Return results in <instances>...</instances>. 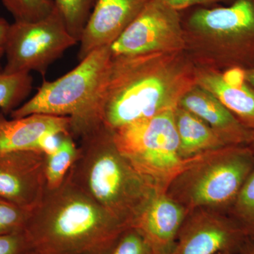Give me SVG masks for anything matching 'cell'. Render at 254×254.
Returning <instances> with one entry per match:
<instances>
[{"instance_id":"1","label":"cell","mask_w":254,"mask_h":254,"mask_svg":"<svg viewBox=\"0 0 254 254\" xmlns=\"http://www.w3.org/2000/svg\"><path fill=\"white\" fill-rule=\"evenodd\" d=\"M187 50L113 56L101 95L103 124L112 130L179 105L195 81Z\"/></svg>"},{"instance_id":"2","label":"cell","mask_w":254,"mask_h":254,"mask_svg":"<svg viewBox=\"0 0 254 254\" xmlns=\"http://www.w3.org/2000/svg\"><path fill=\"white\" fill-rule=\"evenodd\" d=\"M129 228L66 177L58 188H47L23 232L27 247L41 254H110Z\"/></svg>"},{"instance_id":"3","label":"cell","mask_w":254,"mask_h":254,"mask_svg":"<svg viewBox=\"0 0 254 254\" xmlns=\"http://www.w3.org/2000/svg\"><path fill=\"white\" fill-rule=\"evenodd\" d=\"M79 141L66 178L118 221L133 227L156 191L122 154L104 124Z\"/></svg>"},{"instance_id":"4","label":"cell","mask_w":254,"mask_h":254,"mask_svg":"<svg viewBox=\"0 0 254 254\" xmlns=\"http://www.w3.org/2000/svg\"><path fill=\"white\" fill-rule=\"evenodd\" d=\"M110 46L95 50L71 71L55 81L44 80L36 94L10 114L69 118L70 133L79 140L103 125L101 95L111 63Z\"/></svg>"},{"instance_id":"5","label":"cell","mask_w":254,"mask_h":254,"mask_svg":"<svg viewBox=\"0 0 254 254\" xmlns=\"http://www.w3.org/2000/svg\"><path fill=\"white\" fill-rule=\"evenodd\" d=\"M181 16L186 50L195 64L218 70L254 65V0L195 6Z\"/></svg>"},{"instance_id":"6","label":"cell","mask_w":254,"mask_h":254,"mask_svg":"<svg viewBox=\"0 0 254 254\" xmlns=\"http://www.w3.org/2000/svg\"><path fill=\"white\" fill-rule=\"evenodd\" d=\"M254 170L249 145H228L195 157L166 193L188 212L204 208L227 214Z\"/></svg>"},{"instance_id":"7","label":"cell","mask_w":254,"mask_h":254,"mask_svg":"<svg viewBox=\"0 0 254 254\" xmlns=\"http://www.w3.org/2000/svg\"><path fill=\"white\" fill-rule=\"evenodd\" d=\"M174 110L113 130L119 150L157 193H166L174 179L195 158L184 160L180 156Z\"/></svg>"},{"instance_id":"8","label":"cell","mask_w":254,"mask_h":254,"mask_svg":"<svg viewBox=\"0 0 254 254\" xmlns=\"http://www.w3.org/2000/svg\"><path fill=\"white\" fill-rule=\"evenodd\" d=\"M78 41L69 33L55 7L46 18L10 24L3 71L7 74L36 71L44 76L50 65Z\"/></svg>"},{"instance_id":"9","label":"cell","mask_w":254,"mask_h":254,"mask_svg":"<svg viewBox=\"0 0 254 254\" xmlns=\"http://www.w3.org/2000/svg\"><path fill=\"white\" fill-rule=\"evenodd\" d=\"M187 50L180 11L164 0H150L111 46L113 56L173 53Z\"/></svg>"},{"instance_id":"10","label":"cell","mask_w":254,"mask_h":254,"mask_svg":"<svg viewBox=\"0 0 254 254\" xmlns=\"http://www.w3.org/2000/svg\"><path fill=\"white\" fill-rule=\"evenodd\" d=\"M248 240L228 214L195 209L187 214L172 254H239Z\"/></svg>"},{"instance_id":"11","label":"cell","mask_w":254,"mask_h":254,"mask_svg":"<svg viewBox=\"0 0 254 254\" xmlns=\"http://www.w3.org/2000/svg\"><path fill=\"white\" fill-rule=\"evenodd\" d=\"M47 155L37 150L0 153V198L32 211L47 190Z\"/></svg>"},{"instance_id":"12","label":"cell","mask_w":254,"mask_h":254,"mask_svg":"<svg viewBox=\"0 0 254 254\" xmlns=\"http://www.w3.org/2000/svg\"><path fill=\"white\" fill-rule=\"evenodd\" d=\"M149 1L98 0L78 42V62L95 50L111 46Z\"/></svg>"},{"instance_id":"13","label":"cell","mask_w":254,"mask_h":254,"mask_svg":"<svg viewBox=\"0 0 254 254\" xmlns=\"http://www.w3.org/2000/svg\"><path fill=\"white\" fill-rule=\"evenodd\" d=\"M189 212L166 193H157L133 224L152 253L172 254L175 241Z\"/></svg>"},{"instance_id":"14","label":"cell","mask_w":254,"mask_h":254,"mask_svg":"<svg viewBox=\"0 0 254 254\" xmlns=\"http://www.w3.org/2000/svg\"><path fill=\"white\" fill-rule=\"evenodd\" d=\"M179 105L201 119L226 145H248L253 131L242 123L211 93L195 83Z\"/></svg>"},{"instance_id":"15","label":"cell","mask_w":254,"mask_h":254,"mask_svg":"<svg viewBox=\"0 0 254 254\" xmlns=\"http://www.w3.org/2000/svg\"><path fill=\"white\" fill-rule=\"evenodd\" d=\"M70 123L67 117L34 114L7 119L0 112V153L37 150L38 142L46 133L71 135Z\"/></svg>"},{"instance_id":"16","label":"cell","mask_w":254,"mask_h":254,"mask_svg":"<svg viewBox=\"0 0 254 254\" xmlns=\"http://www.w3.org/2000/svg\"><path fill=\"white\" fill-rule=\"evenodd\" d=\"M196 65V64H195ZM196 84L214 95L244 126L254 131V88L227 83L220 70L196 65Z\"/></svg>"},{"instance_id":"17","label":"cell","mask_w":254,"mask_h":254,"mask_svg":"<svg viewBox=\"0 0 254 254\" xmlns=\"http://www.w3.org/2000/svg\"><path fill=\"white\" fill-rule=\"evenodd\" d=\"M174 120L184 160L228 146L201 119L179 105L174 110Z\"/></svg>"},{"instance_id":"18","label":"cell","mask_w":254,"mask_h":254,"mask_svg":"<svg viewBox=\"0 0 254 254\" xmlns=\"http://www.w3.org/2000/svg\"><path fill=\"white\" fill-rule=\"evenodd\" d=\"M28 73L7 74L0 68V112L10 115L25 103L33 88Z\"/></svg>"},{"instance_id":"19","label":"cell","mask_w":254,"mask_h":254,"mask_svg":"<svg viewBox=\"0 0 254 254\" xmlns=\"http://www.w3.org/2000/svg\"><path fill=\"white\" fill-rule=\"evenodd\" d=\"M78 145L71 135H63L54 153L47 155V188H58L66 178L77 154Z\"/></svg>"},{"instance_id":"20","label":"cell","mask_w":254,"mask_h":254,"mask_svg":"<svg viewBox=\"0 0 254 254\" xmlns=\"http://www.w3.org/2000/svg\"><path fill=\"white\" fill-rule=\"evenodd\" d=\"M59 11L68 33L78 42L98 0H50Z\"/></svg>"},{"instance_id":"21","label":"cell","mask_w":254,"mask_h":254,"mask_svg":"<svg viewBox=\"0 0 254 254\" xmlns=\"http://www.w3.org/2000/svg\"><path fill=\"white\" fill-rule=\"evenodd\" d=\"M249 240L254 242V170L228 211Z\"/></svg>"},{"instance_id":"22","label":"cell","mask_w":254,"mask_h":254,"mask_svg":"<svg viewBox=\"0 0 254 254\" xmlns=\"http://www.w3.org/2000/svg\"><path fill=\"white\" fill-rule=\"evenodd\" d=\"M14 21L33 22L49 16L55 9L50 0H1Z\"/></svg>"},{"instance_id":"23","label":"cell","mask_w":254,"mask_h":254,"mask_svg":"<svg viewBox=\"0 0 254 254\" xmlns=\"http://www.w3.org/2000/svg\"><path fill=\"white\" fill-rule=\"evenodd\" d=\"M31 212L0 198V235L22 232Z\"/></svg>"},{"instance_id":"24","label":"cell","mask_w":254,"mask_h":254,"mask_svg":"<svg viewBox=\"0 0 254 254\" xmlns=\"http://www.w3.org/2000/svg\"><path fill=\"white\" fill-rule=\"evenodd\" d=\"M150 246L144 237L133 227L127 230L110 254H151Z\"/></svg>"},{"instance_id":"25","label":"cell","mask_w":254,"mask_h":254,"mask_svg":"<svg viewBox=\"0 0 254 254\" xmlns=\"http://www.w3.org/2000/svg\"><path fill=\"white\" fill-rule=\"evenodd\" d=\"M26 248L27 242L23 231L0 235V254H21Z\"/></svg>"},{"instance_id":"26","label":"cell","mask_w":254,"mask_h":254,"mask_svg":"<svg viewBox=\"0 0 254 254\" xmlns=\"http://www.w3.org/2000/svg\"><path fill=\"white\" fill-rule=\"evenodd\" d=\"M164 1L173 9L182 11L190 8L195 7V6H208V5L217 4L220 1H229V0H164Z\"/></svg>"},{"instance_id":"27","label":"cell","mask_w":254,"mask_h":254,"mask_svg":"<svg viewBox=\"0 0 254 254\" xmlns=\"http://www.w3.org/2000/svg\"><path fill=\"white\" fill-rule=\"evenodd\" d=\"M9 26L10 23L5 18L0 17V61L4 56L6 38Z\"/></svg>"},{"instance_id":"28","label":"cell","mask_w":254,"mask_h":254,"mask_svg":"<svg viewBox=\"0 0 254 254\" xmlns=\"http://www.w3.org/2000/svg\"><path fill=\"white\" fill-rule=\"evenodd\" d=\"M246 81L254 88V65L245 69Z\"/></svg>"},{"instance_id":"29","label":"cell","mask_w":254,"mask_h":254,"mask_svg":"<svg viewBox=\"0 0 254 254\" xmlns=\"http://www.w3.org/2000/svg\"><path fill=\"white\" fill-rule=\"evenodd\" d=\"M239 254H254V242L247 241Z\"/></svg>"},{"instance_id":"30","label":"cell","mask_w":254,"mask_h":254,"mask_svg":"<svg viewBox=\"0 0 254 254\" xmlns=\"http://www.w3.org/2000/svg\"><path fill=\"white\" fill-rule=\"evenodd\" d=\"M21 254H41L40 253H38V252H37L36 251L32 250L31 248H27L25 249L22 252H21Z\"/></svg>"},{"instance_id":"31","label":"cell","mask_w":254,"mask_h":254,"mask_svg":"<svg viewBox=\"0 0 254 254\" xmlns=\"http://www.w3.org/2000/svg\"><path fill=\"white\" fill-rule=\"evenodd\" d=\"M248 145L250 147L251 149L252 150V151H253L254 153V131H253V133H252V139H251Z\"/></svg>"},{"instance_id":"32","label":"cell","mask_w":254,"mask_h":254,"mask_svg":"<svg viewBox=\"0 0 254 254\" xmlns=\"http://www.w3.org/2000/svg\"></svg>"},{"instance_id":"33","label":"cell","mask_w":254,"mask_h":254,"mask_svg":"<svg viewBox=\"0 0 254 254\" xmlns=\"http://www.w3.org/2000/svg\"><path fill=\"white\" fill-rule=\"evenodd\" d=\"M151 254H153V253H152Z\"/></svg>"}]
</instances>
